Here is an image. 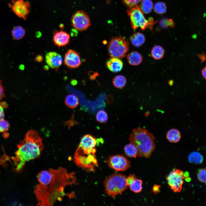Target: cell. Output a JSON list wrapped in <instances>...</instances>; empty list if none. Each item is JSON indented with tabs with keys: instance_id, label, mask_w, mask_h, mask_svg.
Returning <instances> with one entry per match:
<instances>
[{
	"instance_id": "obj_27",
	"label": "cell",
	"mask_w": 206,
	"mask_h": 206,
	"mask_svg": "<svg viewBox=\"0 0 206 206\" xmlns=\"http://www.w3.org/2000/svg\"><path fill=\"white\" fill-rule=\"evenodd\" d=\"M142 181L139 179L136 178L133 181L129 186L130 190L133 192L138 193L142 189Z\"/></svg>"
},
{
	"instance_id": "obj_21",
	"label": "cell",
	"mask_w": 206,
	"mask_h": 206,
	"mask_svg": "<svg viewBox=\"0 0 206 206\" xmlns=\"http://www.w3.org/2000/svg\"><path fill=\"white\" fill-rule=\"evenodd\" d=\"M65 102L68 107L72 109L76 107L79 104L78 97L72 94H68L66 97Z\"/></svg>"
},
{
	"instance_id": "obj_32",
	"label": "cell",
	"mask_w": 206,
	"mask_h": 206,
	"mask_svg": "<svg viewBox=\"0 0 206 206\" xmlns=\"http://www.w3.org/2000/svg\"><path fill=\"white\" fill-rule=\"evenodd\" d=\"M141 0H123L124 5L129 7L133 6L137 4Z\"/></svg>"
},
{
	"instance_id": "obj_42",
	"label": "cell",
	"mask_w": 206,
	"mask_h": 206,
	"mask_svg": "<svg viewBox=\"0 0 206 206\" xmlns=\"http://www.w3.org/2000/svg\"><path fill=\"white\" fill-rule=\"evenodd\" d=\"M173 81L172 80H170L168 81V84L169 85H172L173 84Z\"/></svg>"
},
{
	"instance_id": "obj_16",
	"label": "cell",
	"mask_w": 206,
	"mask_h": 206,
	"mask_svg": "<svg viewBox=\"0 0 206 206\" xmlns=\"http://www.w3.org/2000/svg\"><path fill=\"white\" fill-rule=\"evenodd\" d=\"M106 65L110 71L114 72H117L122 70L123 64L122 61L119 59L111 58L106 61Z\"/></svg>"
},
{
	"instance_id": "obj_31",
	"label": "cell",
	"mask_w": 206,
	"mask_h": 206,
	"mask_svg": "<svg viewBox=\"0 0 206 206\" xmlns=\"http://www.w3.org/2000/svg\"><path fill=\"white\" fill-rule=\"evenodd\" d=\"M9 128V122L4 118L0 119V132H3L7 131Z\"/></svg>"
},
{
	"instance_id": "obj_15",
	"label": "cell",
	"mask_w": 206,
	"mask_h": 206,
	"mask_svg": "<svg viewBox=\"0 0 206 206\" xmlns=\"http://www.w3.org/2000/svg\"><path fill=\"white\" fill-rule=\"evenodd\" d=\"M97 141L95 137L90 134L83 136L81 138L78 146L88 149L95 148Z\"/></svg>"
},
{
	"instance_id": "obj_18",
	"label": "cell",
	"mask_w": 206,
	"mask_h": 206,
	"mask_svg": "<svg viewBox=\"0 0 206 206\" xmlns=\"http://www.w3.org/2000/svg\"><path fill=\"white\" fill-rule=\"evenodd\" d=\"M166 138L170 142L176 143L179 142L181 138L180 132L175 128H171L167 132Z\"/></svg>"
},
{
	"instance_id": "obj_39",
	"label": "cell",
	"mask_w": 206,
	"mask_h": 206,
	"mask_svg": "<svg viewBox=\"0 0 206 206\" xmlns=\"http://www.w3.org/2000/svg\"><path fill=\"white\" fill-rule=\"evenodd\" d=\"M43 60V56L41 55H39L36 56L35 59V61L38 62H40Z\"/></svg>"
},
{
	"instance_id": "obj_29",
	"label": "cell",
	"mask_w": 206,
	"mask_h": 206,
	"mask_svg": "<svg viewBox=\"0 0 206 206\" xmlns=\"http://www.w3.org/2000/svg\"><path fill=\"white\" fill-rule=\"evenodd\" d=\"M96 120L101 123H104L107 122L108 117L107 113L103 110H99L96 115Z\"/></svg>"
},
{
	"instance_id": "obj_37",
	"label": "cell",
	"mask_w": 206,
	"mask_h": 206,
	"mask_svg": "<svg viewBox=\"0 0 206 206\" xmlns=\"http://www.w3.org/2000/svg\"><path fill=\"white\" fill-rule=\"evenodd\" d=\"M197 55L200 60L201 64L206 61V54L204 52L201 54H197Z\"/></svg>"
},
{
	"instance_id": "obj_34",
	"label": "cell",
	"mask_w": 206,
	"mask_h": 206,
	"mask_svg": "<svg viewBox=\"0 0 206 206\" xmlns=\"http://www.w3.org/2000/svg\"><path fill=\"white\" fill-rule=\"evenodd\" d=\"M5 104L0 102V119L4 118V108L5 107V106H7V105Z\"/></svg>"
},
{
	"instance_id": "obj_38",
	"label": "cell",
	"mask_w": 206,
	"mask_h": 206,
	"mask_svg": "<svg viewBox=\"0 0 206 206\" xmlns=\"http://www.w3.org/2000/svg\"><path fill=\"white\" fill-rule=\"evenodd\" d=\"M160 186L157 185H154L152 188V191L155 194L159 193V192Z\"/></svg>"
},
{
	"instance_id": "obj_2",
	"label": "cell",
	"mask_w": 206,
	"mask_h": 206,
	"mask_svg": "<svg viewBox=\"0 0 206 206\" xmlns=\"http://www.w3.org/2000/svg\"><path fill=\"white\" fill-rule=\"evenodd\" d=\"M17 147L15 156L12 159L14 162V170L18 172L22 170L27 162L40 155L43 146L38 134L32 130L27 132Z\"/></svg>"
},
{
	"instance_id": "obj_24",
	"label": "cell",
	"mask_w": 206,
	"mask_h": 206,
	"mask_svg": "<svg viewBox=\"0 0 206 206\" xmlns=\"http://www.w3.org/2000/svg\"><path fill=\"white\" fill-rule=\"evenodd\" d=\"M139 7L144 13L148 14L152 11L153 8V4L151 0H142Z\"/></svg>"
},
{
	"instance_id": "obj_19",
	"label": "cell",
	"mask_w": 206,
	"mask_h": 206,
	"mask_svg": "<svg viewBox=\"0 0 206 206\" xmlns=\"http://www.w3.org/2000/svg\"><path fill=\"white\" fill-rule=\"evenodd\" d=\"M130 39L133 46L136 47H139L144 43L145 38L142 33L140 32H136L130 37Z\"/></svg>"
},
{
	"instance_id": "obj_3",
	"label": "cell",
	"mask_w": 206,
	"mask_h": 206,
	"mask_svg": "<svg viewBox=\"0 0 206 206\" xmlns=\"http://www.w3.org/2000/svg\"><path fill=\"white\" fill-rule=\"evenodd\" d=\"M129 139L136 147L138 155L141 157H149L155 149V137L146 129L140 127L134 129Z\"/></svg>"
},
{
	"instance_id": "obj_41",
	"label": "cell",
	"mask_w": 206,
	"mask_h": 206,
	"mask_svg": "<svg viewBox=\"0 0 206 206\" xmlns=\"http://www.w3.org/2000/svg\"><path fill=\"white\" fill-rule=\"evenodd\" d=\"M169 26L171 27H173L175 25V23L173 20L171 19H169Z\"/></svg>"
},
{
	"instance_id": "obj_30",
	"label": "cell",
	"mask_w": 206,
	"mask_h": 206,
	"mask_svg": "<svg viewBox=\"0 0 206 206\" xmlns=\"http://www.w3.org/2000/svg\"><path fill=\"white\" fill-rule=\"evenodd\" d=\"M197 178L201 182L206 183V168H203L200 169L197 173Z\"/></svg>"
},
{
	"instance_id": "obj_1",
	"label": "cell",
	"mask_w": 206,
	"mask_h": 206,
	"mask_svg": "<svg viewBox=\"0 0 206 206\" xmlns=\"http://www.w3.org/2000/svg\"><path fill=\"white\" fill-rule=\"evenodd\" d=\"M39 183L36 186L34 193L37 205L52 206L57 201L67 194L64 191L67 186L76 184L75 173H68L67 170L60 167L43 170L37 175Z\"/></svg>"
},
{
	"instance_id": "obj_4",
	"label": "cell",
	"mask_w": 206,
	"mask_h": 206,
	"mask_svg": "<svg viewBox=\"0 0 206 206\" xmlns=\"http://www.w3.org/2000/svg\"><path fill=\"white\" fill-rule=\"evenodd\" d=\"M126 178L121 174H113L108 177L104 182L106 193L112 198L121 194L127 189Z\"/></svg>"
},
{
	"instance_id": "obj_11",
	"label": "cell",
	"mask_w": 206,
	"mask_h": 206,
	"mask_svg": "<svg viewBox=\"0 0 206 206\" xmlns=\"http://www.w3.org/2000/svg\"><path fill=\"white\" fill-rule=\"evenodd\" d=\"M110 167L117 171H124L130 167L129 160L124 156L116 155L110 156L107 161Z\"/></svg>"
},
{
	"instance_id": "obj_20",
	"label": "cell",
	"mask_w": 206,
	"mask_h": 206,
	"mask_svg": "<svg viewBox=\"0 0 206 206\" xmlns=\"http://www.w3.org/2000/svg\"><path fill=\"white\" fill-rule=\"evenodd\" d=\"M124 149L125 154L129 157L135 158L138 154L136 147L131 142L125 145Z\"/></svg>"
},
{
	"instance_id": "obj_13",
	"label": "cell",
	"mask_w": 206,
	"mask_h": 206,
	"mask_svg": "<svg viewBox=\"0 0 206 206\" xmlns=\"http://www.w3.org/2000/svg\"><path fill=\"white\" fill-rule=\"evenodd\" d=\"M70 35L63 30H56L54 33L53 40L54 44L58 47L66 46L68 44Z\"/></svg>"
},
{
	"instance_id": "obj_22",
	"label": "cell",
	"mask_w": 206,
	"mask_h": 206,
	"mask_svg": "<svg viewBox=\"0 0 206 206\" xmlns=\"http://www.w3.org/2000/svg\"><path fill=\"white\" fill-rule=\"evenodd\" d=\"M165 54V50L161 46L156 45L153 47L151 52L152 57L155 60L162 58Z\"/></svg>"
},
{
	"instance_id": "obj_10",
	"label": "cell",
	"mask_w": 206,
	"mask_h": 206,
	"mask_svg": "<svg viewBox=\"0 0 206 206\" xmlns=\"http://www.w3.org/2000/svg\"><path fill=\"white\" fill-rule=\"evenodd\" d=\"M8 5L17 16L26 19L31 7L29 2L24 0H12Z\"/></svg>"
},
{
	"instance_id": "obj_7",
	"label": "cell",
	"mask_w": 206,
	"mask_h": 206,
	"mask_svg": "<svg viewBox=\"0 0 206 206\" xmlns=\"http://www.w3.org/2000/svg\"><path fill=\"white\" fill-rule=\"evenodd\" d=\"M74 160L78 167L87 172L94 171L98 166L95 154H83L75 153Z\"/></svg>"
},
{
	"instance_id": "obj_14",
	"label": "cell",
	"mask_w": 206,
	"mask_h": 206,
	"mask_svg": "<svg viewBox=\"0 0 206 206\" xmlns=\"http://www.w3.org/2000/svg\"><path fill=\"white\" fill-rule=\"evenodd\" d=\"M45 61L48 66L52 69L58 68L62 64L63 62L61 55L54 52H50L46 54Z\"/></svg>"
},
{
	"instance_id": "obj_35",
	"label": "cell",
	"mask_w": 206,
	"mask_h": 206,
	"mask_svg": "<svg viewBox=\"0 0 206 206\" xmlns=\"http://www.w3.org/2000/svg\"><path fill=\"white\" fill-rule=\"evenodd\" d=\"M136 178L135 175H130L126 178V181L127 186H129L130 183Z\"/></svg>"
},
{
	"instance_id": "obj_23",
	"label": "cell",
	"mask_w": 206,
	"mask_h": 206,
	"mask_svg": "<svg viewBox=\"0 0 206 206\" xmlns=\"http://www.w3.org/2000/svg\"><path fill=\"white\" fill-rule=\"evenodd\" d=\"M25 29L20 26H17L14 28L11 31L13 39L16 40L22 39L25 36Z\"/></svg>"
},
{
	"instance_id": "obj_5",
	"label": "cell",
	"mask_w": 206,
	"mask_h": 206,
	"mask_svg": "<svg viewBox=\"0 0 206 206\" xmlns=\"http://www.w3.org/2000/svg\"><path fill=\"white\" fill-rule=\"evenodd\" d=\"M127 12L130 17L132 27L134 30L139 27L143 30L147 28L152 30L155 22L152 18L146 19L144 13L138 5L129 7Z\"/></svg>"
},
{
	"instance_id": "obj_40",
	"label": "cell",
	"mask_w": 206,
	"mask_h": 206,
	"mask_svg": "<svg viewBox=\"0 0 206 206\" xmlns=\"http://www.w3.org/2000/svg\"><path fill=\"white\" fill-rule=\"evenodd\" d=\"M201 75L206 80V66L202 70Z\"/></svg>"
},
{
	"instance_id": "obj_12",
	"label": "cell",
	"mask_w": 206,
	"mask_h": 206,
	"mask_svg": "<svg viewBox=\"0 0 206 206\" xmlns=\"http://www.w3.org/2000/svg\"><path fill=\"white\" fill-rule=\"evenodd\" d=\"M64 62L65 65L70 68H78L82 64L79 54L72 49L68 50L65 55Z\"/></svg>"
},
{
	"instance_id": "obj_6",
	"label": "cell",
	"mask_w": 206,
	"mask_h": 206,
	"mask_svg": "<svg viewBox=\"0 0 206 206\" xmlns=\"http://www.w3.org/2000/svg\"><path fill=\"white\" fill-rule=\"evenodd\" d=\"M129 49V43L122 36L112 37L108 47V52L111 58L120 59L125 56Z\"/></svg>"
},
{
	"instance_id": "obj_33",
	"label": "cell",
	"mask_w": 206,
	"mask_h": 206,
	"mask_svg": "<svg viewBox=\"0 0 206 206\" xmlns=\"http://www.w3.org/2000/svg\"><path fill=\"white\" fill-rule=\"evenodd\" d=\"M160 24L163 28L167 27L169 26V19L166 18L162 19L161 20Z\"/></svg>"
},
{
	"instance_id": "obj_8",
	"label": "cell",
	"mask_w": 206,
	"mask_h": 206,
	"mask_svg": "<svg viewBox=\"0 0 206 206\" xmlns=\"http://www.w3.org/2000/svg\"><path fill=\"white\" fill-rule=\"evenodd\" d=\"M166 179L169 185L174 192H179L181 191L185 179L182 171L174 169L167 176Z\"/></svg>"
},
{
	"instance_id": "obj_26",
	"label": "cell",
	"mask_w": 206,
	"mask_h": 206,
	"mask_svg": "<svg viewBox=\"0 0 206 206\" xmlns=\"http://www.w3.org/2000/svg\"><path fill=\"white\" fill-rule=\"evenodd\" d=\"M112 83L114 86L118 89L124 88L126 83V78L122 75L116 76L113 79Z\"/></svg>"
},
{
	"instance_id": "obj_9",
	"label": "cell",
	"mask_w": 206,
	"mask_h": 206,
	"mask_svg": "<svg viewBox=\"0 0 206 206\" xmlns=\"http://www.w3.org/2000/svg\"><path fill=\"white\" fill-rule=\"evenodd\" d=\"M71 22L73 27L80 31L86 30L91 24L89 16L82 11L76 12L72 17Z\"/></svg>"
},
{
	"instance_id": "obj_36",
	"label": "cell",
	"mask_w": 206,
	"mask_h": 206,
	"mask_svg": "<svg viewBox=\"0 0 206 206\" xmlns=\"http://www.w3.org/2000/svg\"><path fill=\"white\" fill-rule=\"evenodd\" d=\"M5 96L4 88L2 84V81L0 80V101Z\"/></svg>"
},
{
	"instance_id": "obj_25",
	"label": "cell",
	"mask_w": 206,
	"mask_h": 206,
	"mask_svg": "<svg viewBox=\"0 0 206 206\" xmlns=\"http://www.w3.org/2000/svg\"><path fill=\"white\" fill-rule=\"evenodd\" d=\"M188 160L191 163L199 164L203 162V158L202 155L199 152L193 151L189 154Z\"/></svg>"
},
{
	"instance_id": "obj_17",
	"label": "cell",
	"mask_w": 206,
	"mask_h": 206,
	"mask_svg": "<svg viewBox=\"0 0 206 206\" xmlns=\"http://www.w3.org/2000/svg\"><path fill=\"white\" fill-rule=\"evenodd\" d=\"M127 59L130 65L137 66L142 62V57L138 52L134 51L128 54L127 56Z\"/></svg>"
},
{
	"instance_id": "obj_28",
	"label": "cell",
	"mask_w": 206,
	"mask_h": 206,
	"mask_svg": "<svg viewBox=\"0 0 206 206\" xmlns=\"http://www.w3.org/2000/svg\"><path fill=\"white\" fill-rule=\"evenodd\" d=\"M154 9L156 13L162 14L166 12L167 6L165 4L164 2H158L154 5Z\"/></svg>"
}]
</instances>
